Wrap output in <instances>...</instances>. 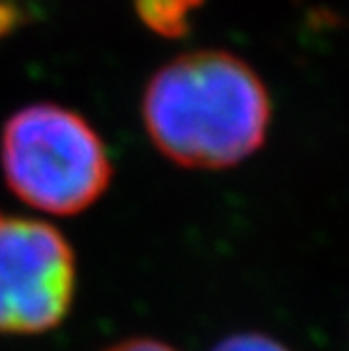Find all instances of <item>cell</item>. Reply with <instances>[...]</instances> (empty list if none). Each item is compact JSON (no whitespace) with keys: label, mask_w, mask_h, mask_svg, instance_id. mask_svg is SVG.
Instances as JSON below:
<instances>
[{"label":"cell","mask_w":349,"mask_h":351,"mask_svg":"<svg viewBox=\"0 0 349 351\" xmlns=\"http://www.w3.org/2000/svg\"><path fill=\"white\" fill-rule=\"evenodd\" d=\"M143 130L157 152L186 170H229L268 141L272 100L261 75L227 50L173 57L147 80Z\"/></svg>","instance_id":"1"},{"label":"cell","mask_w":349,"mask_h":351,"mask_svg":"<svg viewBox=\"0 0 349 351\" xmlns=\"http://www.w3.org/2000/svg\"><path fill=\"white\" fill-rule=\"evenodd\" d=\"M0 168L21 202L53 215L86 211L114 177L109 150L95 127L55 102L27 104L7 118Z\"/></svg>","instance_id":"2"},{"label":"cell","mask_w":349,"mask_h":351,"mask_svg":"<svg viewBox=\"0 0 349 351\" xmlns=\"http://www.w3.org/2000/svg\"><path fill=\"white\" fill-rule=\"evenodd\" d=\"M77 261L48 222L0 213V333L36 335L69 317Z\"/></svg>","instance_id":"3"},{"label":"cell","mask_w":349,"mask_h":351,"mask_svg":"<svg viewBox=\"0 0 349 351\" xmlns=\"http://www.w3.org/2000/svg\"><path fill=\"white\" fill-rule=\"evenodd\" d=\"M204 0H134L136 14L147 29L166 39H180L191 29V16Z\"/></svg>","instance_id":"4"},{"label":"cell","mask_w":349,"mask_h":351,"mask_svg":"<svg viewBox=\"0 0 349 351\" xmlns=\"http://www.w3.org/2000/svg\"><path fill=\"white\" fill-rule=\"evenodd\" d=\"M211 351H293V349L268 333L241 331L215 342Z\"/></svg>","instance_id":"5"},{"label":"cell","mask_w":349,"mask_h":351,"mask_svg":"<svg viewBox=\"0 0 349 351\" xmlns=\"http://www.w3.org/2000/svg\"><path fill=\"white\" fill-rule=\"evenodd\" d=\"M105 351H180L175 349L168 342L154 340V338H130V340H121L116 345L107 347Z\"/></svg>","instance_id":"6"},{"label":"cell","mask_w":349,"mask_h":351,"mask_svg":"<svg viewBox=\"0 0 349 351\" xmlns=\"http://www.w3.org/2000/svg\"><path fill=\"white\" fill-rule=\"evenodd\" d=\"M14 27V12L12 7L0 5V34H5L7 29Z\"/></svg>","instance_id":"7"}]
</instances>
